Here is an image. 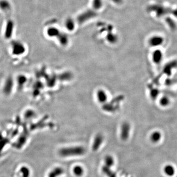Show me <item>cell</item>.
Listing matches in <instances>:
<instances>
[{"mask_svg":"<svg viewBox=\"0 0 177 177\" xmlns=\"http://www.w3.org/2000/svg\"><path fill=\"white\" fill-rule=\"evenodd\" d=\"M63 172V170H62V169L60 168H57L54 169L51 172L48 177H57L62 174Z\"/></svg>","mask_w":177,"mask_h":177,"instance_id":"7c38bea8","label":"cell"},{"mask_svg":"<svg viewBox=\"0 0 177 177\" xmlns=\"http://www.w3.org/2000/svg\"><path fill=\"white\" fill-rule=\"evenodd\" d=\"M72 172L76 177H81L84 174V169L80 165H76L73 167Z\"/></svg>","mask_w":177,"mask_h":177,"instance_id":"30bf717a","label":"cell"},{"mask_svg":"<svg viewBox=\"0 0 177 177\" xmlns=\"http://www.w3.org/2000/svg\"><path fill=\"white\" fill-rule=\"evenodd\" d=\"M162 171L167 177H173L176 174V168L172 164H166L163 166Z\"/></svg>","mask_w":177,"mask_h":177,"instance_id":"52a82bcc","label":"cell"},{"mask_svg":"<svg viewBox=\"0 0 177 177\" xmlns=\"http://www.w3.org/2000/svg\"><path fill=\"white\" fill-rule=\"evenodd\" d=\"M108 94L107 91L104 89H98L96 93V97L97 102L100 104L106 103L108 99Z\"/></svg>","mask_w":177,"mask_h":177,"instance_id":"277c9868","label":"cell"},{"mask_svg":"<svg viewBox=\"0 0 177 177\" xmlns=\"http://www.w3.org/2000/svg\"><path fill=\"white\" fill-rule=\"evenodd\" d=\"M131 131V126L127 122L122 124L121 128V138L123 141L128 140L129 136Z\"/></svg>","mask_w":177,"mask_h":177,"instance_id":"8992f818","label":"cell"},{"mask_svg":"<svg viewBox=\"0 0 177 177\" xmlns=\"http://www.w3.org/2000/svg\"><path fill=\"white\" fill-rule=\"evenodd\" d=\"M164 53L160 48L154 49L151 54V60L153 63L156 65H159L164 60Z\"/></svg>","mask_w":177,"mask_h":177,"instance_id":"3957f363","label":"cell"},{"mask_svg":"<svg viewBox=\"0 0 177 177\" xmlns=\"http://www.w3.org/2000/svg\"><path fill=\"white\" fill-rule=\"evenodd\" d=\"M86 153V149L80 146L63 148L59 151V155L62 157L81 156Z\"/></svg>","mask_w":177,"mask_h":177,"instance_id":"6da1fadb","label":"cell"},{"mask_svg":"<svg viewBox=\"0 0 177 177\" xmlns=\"http://www.w3.org/2000/svg\"><path fill=\"white\" fill-rule=\"evenodd\" d=\"M164 37L159 34H156L150 36L148 40V44L149 46L153 49L160 48L164 44Z\"/></svg>","mask_w":177,"mask_h":177,"instance_id":"7a4b0ae2","label":"cell"},{"mask_svg":"<svg viewBox=\"0 0 177 177\" xmlns=\"http://www.w3.org/2000/svg\"><path fill=\"white\" fill-rule=\"evenodd\" d=\"M150 140L152 143L158 144L161 141L162 138V133L160 131L155 130L152 131L150 135Z\"/></svg>","mask_w":177,"mask_h":177,"instance_id":"ba28073f","label":"cell"},{"mask_svg":"<svg viewBox=\"0 0 177 177\" xmlns=\"http://www.w3.org/2000/svg\"><path fill=\"white\" fill-rule=\"evenodd\" d=\"M157 101L160 107L163 108H168L172 103L171 98L166 94L159 96L157 99Z\"/></svg>","mask_w":177,"mask_h":177,"instance_id":"5b68a950","label":"cell"},{"mask_svg":"<svg viewBox=\"0 0 177 177\" xmlns=\"http://www.w3.org/2000/svg\"></svg>","mask_w":177,"mask_h":177,"instance_id":"4fadbf2b","label":"cell"},{"mask_svg":"<svg viewBox=\"0 0 177 177\" xmlns=\"http://www.w3.org/2000/svg\"><path fill=\"white\" fill-rule=\"evenodd\" d=\"M103 141V137L101 134H98L94 138V140L93 142L92 149L94 151H97L101 146Z\"/></svg>","mask_w":177,"mask_h":177,"instance_id":"9c48e42d","label":"cell"},{"mask_svg":"<svg viewBox=\"0 0 177 177\" xmlns=\"http://www.w3.org/2000/svg\"><path fill=\"white\" fill-rule=\"evenodd\" d=\"M104 163L108 167H112L115 164V159L111 155H107L104 158Z\"/></svg>","mask_w":177,"mask_h":177,"instance_id":"8fae6325","label":"cell"}]
</instances>
